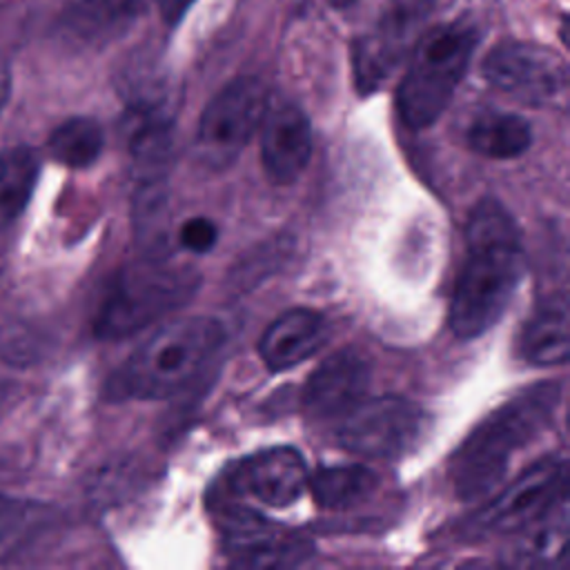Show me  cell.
I'll return each mask as SVG.
<instances>
[{
    "label": "cell",
    "instance_id": "1",
    "mask_svg": "<svg viewBox=\"0 0 570 570\" xmlns=\"http://www.w3.org/2000/svg\"><path fill=\"white\" fill-rule=\"evenodd\" d=\"M468 256L456 278L450 327L459 338L488 332L508 309L525 274L514 218L494 198L481 200L465 223Z\"/></svg>",
    "mask_w": 570,
    "mask_h": 570
},
{
    "label": "cell",
    "instance_id": "2",
    "mask_svg": "<svg viewBox=\"0 0 570 570\" xmlns=\"http://www.w3.org/2000/svg\"><path fill=\"white\" fill-rule=\"evenodd\" d=\"M557 401L559 385L539 383L490 412L450 461L454 494L463 501L485 499L503 481L512 454L550 423Z\"/></svg>",
    "mask_w": 570,
    "mask_h": 570
},
{
    "label": "cell",
    "instance_id": "3",
    "mask_svg": "<svg viewBox=\"0 0 570 570\" xmlns=\"http://www.w3.org/2000/svg\"><path fill=\"white\" fill-rule=\"evenodd\" d=\"M225 327L209 316L163 325L107 383L111 401H156L180 392L225 343Z\"/></svg>",
    "mask_w": 570,
    "mask_h": 570
},
{
    "label": "cell",
    "instance_id": "4",
    "mask_svg": "<svg viewBox=\"0 0 570 570\" xmlns=\"http://www.w3.org/2000/svg\"><path fill=\"white\" fill-rule=\"evenodd\" d=\"M479 33L465 22L423 33L410 51V67L396 91V109L410 129L432 127L452 102L474 56Z\"/></svg>",
    "mask_w": 570,
    "mask_h": 570
},
{
    "label": "cell",
    "instance_id": "5",
    "mask_svg": "<svg viewBox=\"0 0 570 570\" xmlns=\"http://www.w3.org/2000/svg\"><path fill=\"white\" fill-rule=\"evenodd\" d=\"M198 283L200 276L191 267L174 265L167 258L131 263L111 281L98 307L94 332L105 341L131 336L187 305Z\"/></svg>",
    "mask_w": 570,
    "mask_h": 570
},
{
    "label": "cell",
    "instance_id": "6",
    "mask_svg": "<svg viewBox=\"0 0 570 570\" xmlns=\"http://www.w3.org/2000/svg\"><path fill=\"white\" fill-rule=\"evenodd\" d=\"M428 416L405 396L361 399L341 414L336 441L343 450L365 459H396L423 436Z\"/></svg>",
    "mask_w": 570,
    "mask_h": 570
},
{
    "label": "cell",
    "instance_id": "7",
    "mask_svg": "<svg viewBox=\"0 0 570 570\" xmlns=\"http://www.w3.org/2000/svg\"><path fill=\"white\" fill-rule=\"evenodd\" d=\"M267 114V87L258 78H238L205 107L196 149L212 169L227 167L249 142Z\"/></svg>",
    "mask_w": 570,
    "mask_h": 570
},
{
    "label": "cell",
    "instance_id": "8",
    "mask_svg": "<svg viewBox=\"0 0 570 570\" xmlns=\"http://www.w3.org/2000/svg\"><path fill=\"white\" fill-rule=\"evenodd\" d=\"M563 494H568L566 461L546 456L525 468L492 501L476 510L465 525V534L490 537L519 532Z\"/></svg>",
    "mask_w": 570,
    "mask_h": 570
},
{
    "label": "cell",
    "instance_id": "9",
    "mask_svg": "<svg viewBox=\"0 0 570 570\" xmlns=\"http://www.w3.org/2000/svg\"><path fill=\"white\" fill-rule=\"evenodd\" d=\"M481 71L494 89L528 105H552L568 89L563 58L537 42L503 40L494 45L485 53Z\"/></svg>",
    "mask_w": 570,
    "mask_h": 570
},
{
    "label": "cell",
    "instance_id": "10",
    "mask_svg": "<svg viewBox=\"0 0 570 570\" xmlns=\"http://www.w3.org/2000/svg\"><path fill=\"white\" fill-rule=\"evenodd\" d=\"M430 13V0H394L370 33L354 45V76L361 91L376 89L414 49Z\"/></svg>",
    "mask_w": 570,
    "mask_h": 570
},
{
    "label": "cell",
    "instance_id": "11",
    "mask_svg": "<svg viewBox=\"0 0 570 570\" xmlns=\"http://www.w3.org/2000/svg\"><path fill=\"white\" fill-rule=\"evenodd\" d=\"M225 552L243 568H292L314 554L309 539L276 530L258 512L232 505L225 510Z\"/></svg>",
    "mask_w": 570,
    "mask_h": 570
},
{
    "label": "cell",
    "instance_id": "12",
    "mask_svg": "<svg viewBox=\"0 0 570 570\" xmlns=\"http://www.w3.org/2000/svg\"><path fill=\"white\" fill-rule=\"evenodd\" d=\"M227 485L234 494L254 497L269 508L292 505L307 485L305 459L289 445L254 452L232 468Z\"/></svg>",
    "mask_w": 570,
    "mask_h": 570
},
{
    "label": "cell",
    "instance_id": "13",
    "mask_svg": "<svg viewBox=\"0 0 570 570\" xmlns=\"http://www.w3.org/2000/svg\"><path fill=\"white\" fill-rule=\"evenodd\" d=\"M122 138L134 160L138 185L165 183L174 149V116L163 100L134 98L122 118Z\"/></svg>",
    "mask_w": 570,
    "mask_h": 570
},
{
    "label": "cell",
    "instance_id": "14",
    "mask_svg": "<svg viewBox=\"0 0 570 570\" xmlns=\"http://www.w3.org/2000/svg\"><path fill=\"white\" fill-rule=\"evenodd\" d=\"M372 370L363 354L352 347L327 356L307 379L303 387V405L316 416H341L370 387Z\"/></svg>",
    "mask_w": 570,
    "mask_h": 570
},
{
    "label": "cell",
    "instance_id": "15",
    "mask_svg": "<svg viewBox=\"0 0 570 570\" xmlns=\"http://www.w3.org/2000/svg\"><path fill=\"white\" fill-rule=\"evenodd\" d=\"M261 158L269 180L294 183L312 156V127L307 116L294 105L267 109L261 122Z\"/></svg>",
    "mask_w": 570,
    "mask_h": 570
},
{
    "label": "cell",
    "instance_id": "16",
    "mask_svg": "<svg viewBox=\"0 0 570 570\" xmlns=\"http://www.w3.org/2000/svg\"><path fill=\"white\" fill-rule=\"evenodd\" d=\"M330 327L323 314L294 307L281 314L261 336L258 354L272 372L289 370L314 356L327 341Z\"/></svg>",
    "mask_w": 570,
    "mask_h": 570
},
{
    "label": "cell",
    "instance_id": "17",
    "mask_svg": "<svg viewBox=\"0 0 570 570\" xmlns=\"http://www.w3.org/2000/svg\"><path fill=\"white\" fill-rule=\"evenodd\" d=\"M140 0H73L58 20L60 36L78 47L120 38L138 18Z\"/></svg>",
    "mask_w": 570,
    "mask_h": 570
},
{
    "label": "cell",
    "instance_id": "18",
    "mask_svg": "<svg viewBox=\"0 0 570 570\" xmlns=\"http://www.w3.org/2000/svg\"><path fill=\"white\" fill-rule=\"evenodd\" d=\"M519 354L537 367H554L568 361V296L563 292L552 294L532 312L519 336Z\"/></svg>",
    "mask_w": 570,
    "mask_h": 570
},
{
    "label": "cell",
    "instance_id": "19",
    "mask_svg": "<svg viewBox=\"0 0 570 570\" xmlns=\"http://www.w3.org/2000/svg\"><path fill=\"white\" fill-rule=\"evenodd\" d=\"M468 145L479 156L512 160L532 145V129L525 118L505 111H485L468 129Z\"/></svg>",
    "mask_w": 570,
    "mask_h": 570
},
{
    "label": "cell",
    "instance_id": "20",
    "mask_svg": "<svg viewBox=\"0 0 570 570\" xmlns=\"http://www.w3.org/2000/svg\"><path fill=\"white\" fill-rule=\"evenodd\" d=\"M512 561L523 566H550L566 554L568 543V494L557 499L541 517L519 530Z\"/></svg>",
    "mask_w": 570,
    "mask_h": 570
},
{
    "label": "cell",
    "instance_id": "21",
    "mask_svg": "<svg viewBox=\"0 0 570 570\" xmlns=\"http://www.w3.org/2000/svg\"><path fill=\"white\" fill-rule=\"evenodd\" d=\"M376 474L367 465H327L307 479L314 501L325 510H347L376 488Z\"/></svg>",
    "mask_w": 570,
    "mask_h": 570
},
{
    "label": "cell",
    "instance_id": "22",
    "mask_svg": "<svg viewBox=\"0 0 570 570\" xmlns=\"http://www.w3.org/2000/svg\"><path fill=\"white\" fill-rule=\"evenodd\" d=\"M38 178V156L33 149L20 145L0 154V227L13 223Z\"/></svg>",
    "mask_w": 570,
    "mask_h": 570
},
{
    "label": "cell",
    "instance_id": "23",
    "mask_svg": "<svg viewBox=\"0 0 570 570\" xmlns=\"http://www.w3.org/2000/svg\"><path fill=\"white\" fill-rule=\"evenodd\" d=\"M105 147L102 127L94 118H69L49 136V154L67 167H89Z\"/></svg>",
    "mask_w": 570,
    "mask_h": 570
},
{
    "label": "cell",
    "instance_id": "24",
    "mask_svg": "<svg viewBox=\"0 0 570 570\" xmlns=\"http://www.w3.org/2000/svg\"><path fill=\"white\" fill-rule=\"evenodd\" d=\"M42 505L0 494V557L16 550L45 523Z\"/></svg>",
    "mask_w": 570,
    "mask_h": 570
},
{
    "label": "cell",
    "instance_id": "25",
    "mask_svg": "<svg viewBox=\"0 0 570 570\" xmlns=\"http://www.w3.org/2000/svg\"><path fill=\"white\" fill-rule=\"evenodd\" d=\"M178 240H180V245L185 249L196 252V254H205V252H209L216 245L218 229H216V225L209 218L191 216V218H187L180 225Z\"/></svg>",
    "mask_w": 570,
    "mask_h": 570
},
{
    "label": "cell",
    "instance_id": "26",
    "mask_svg": "<svg viewBox=\"0 0 570 570\" xmlns=\"http://www.w3.org/2000/svg\"><path fill=\"white\" fill-rule=\"evenodd\" d=\"M156 4H158L160 16L169 24H174V22H178L185 16V11L194 4V0H156Z\"/></svg>",
    "mask_w": 570,
    "mask_h": 570
},
{
    "label": "cell",
    "instance_id": "27",
    "mask_svg": "<svg viewBox=\"0 0 570 570\" xmlns=\"http://www.w3.org/2000/svg\"><path fill=\"white\" fill-rule=\"evenodd\" d=\"M9 89H11V73L7 62L0 58V109L4 107L7 98H9Z\"/></svg>",
    "mask_w": 570,
    "mask_h": 570
},
{
    "label": "cell",
    "instance_id": "28",
    "mask_svg": "<svg viewBox=\"0 0 570 570\" xmlns=\"http://www.w3.org/2000/svg\"><path fill=\"white\" fill-rule=\"evenodd\" d=\"M358 0H327V4L332 7V9H336V11H343V9H350V7H354Z\"/></svg>",
    "mask_w": 570,
    "mask_h": 570
}]
</instances>
